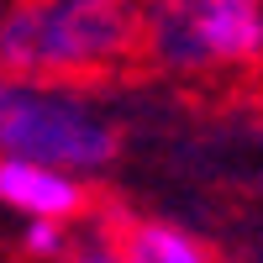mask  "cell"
<instances>
[{"instance_id":"cell-4","label":"cell","mask_w":263,"mask_h":263,"mask_svg":"<svg viewBox=\"0 0 263 263\" xmlns=\"http://www.w3.org/2000/svg\"><path fill=\"white\" fill-rule=\"evenodd\" d=\"M0 211L21 216V227L48 221V227H79L95 211V184L74 179L63 168L27 163V158H0Z\"/></svg>"},{"instance_id":"cell-5","label":"cell","mask_w":263,"mask_h":263,"mask_svg":"<svg viewBox=\"0 0 263 263\" xmlns=\"http://www.w3.org/2000/svg\"><path fill=\"white\" fill-rule=\"evenodd\" d=\"M105 237L126 263H216L211 237L174 216H121Z\"/></svg>"},{"instance_id":"cell-8","label":"cell","mask_w":263,"mask_h":263,"mask_svg":"<svg viewBox=\"0 0 263 263\" xmlns=\"http://www.w3.org/2000/svg\"><path fill=\"white\" fill-rule=\"evenodd\" d=\"M0 95H6V79H0Z\"/></svg>"},{"instance_id":"cell-6","label":"cell","mask_w":263,"mask_h":263,"mask_svg":"<svg viewBox=\"0 0 263 263\" xmlns=\"http://www.w3.org/2000/svg\"><path fill=\"white\" fill-rule=\"evenodd\" d=\"M74 248V232L69 227H48V221H32L16 232V253L21 263H63Z\"/></svg>"},{"instance_id":"cell-3","label":"cell","mask_w":263,"mask_h":263,"mask_svg":"<svg viewBox=\"0 0 263 263\" xmlns=\"http://www.w3.org/2000/svg\"><path fill=\"white\" fill-rule=\"evenodd\" d=\"M0 158H27L95 184L121 158V126L95 90L74 84H16L0 95Z\"/></svg>"},{"instance_id":"cell-2","label":"cell","mask_w":263,"mask_h":263,"mask_svg":"<svg viewBox=\"0 0 263 263\" xmlns=\"http://www.w3.org/2000/svg\"><path fill=\"white\" fill-rule=\"evenodd\" d=\"M137 58L168 79H253L263 0H137Z\"/></svg>"},{"instance_id":"cell-7","label":"cell","mask_w":263,"mask_h":263,"mask_svg":"<svg viewBox=\"0 0 263 263\" xmlns=\"http://www.w3.org/2000/svg\"><path fill=\"white\" fill-rule=\"evenodd\" d=\"M63 263H126V258L116 253V242L105 232H95V237H84V242H74Z\"/></svg>"},{"instance_id":"cell-1","label":"cell","mask_w":263,"mask_h":263,"mask_svg":"<svg viewBox=\"0 0 263 263\" xmlns=\"http://www.w3.org/2000/svg\"><path fill=\"white\" fill-rule=\"evenodd\" d=\"M137 63V0H0V79L74 84Z\"/></svg>"}]
</instances>
